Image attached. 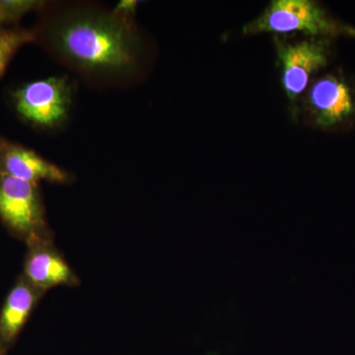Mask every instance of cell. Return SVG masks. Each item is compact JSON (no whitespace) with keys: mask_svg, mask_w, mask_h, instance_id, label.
<instances>
[{"mask_svg":"<svg viewBox=\"0 0 355 355\" xmlns=\"http://www.w3.org/2000/svg\"><path fill=\"white\" fill-rule=\"evenodd\" d=\"M36 42L95 87H127L141 80L149 49L135 19L90 2L44 1Z\"/></svg>","mask_w":355,"mask_h":355,"instance_id":"6da1fadb","label":"cell"},{"mask_svg":"<svg viewBox=\"0 0 355 355\" xmlns=\"http://www.w3.org/2000/svg\"><path fill=\"white\" fill-rule=\"evenodd\" d=\"M244 36H302L355 38V26L338 19L314 0H272L242 27Z\"/></svg>","mask_w":355,"mask_h":355,"instance_id":"7a4b0ae2","label":"cell"},{"mask_svg":"<svg viewBox=\"0 0 355 355\" xmlns=\"http://www.w3.org/2000/svg\"><path fill=\"white\" fill-rule=\"evenodd\" d=\"M326 132L355 128V79L342 69L313 79L299 102L296 121Z\"/></svg>","mask_w":355,"mask_h":355,"instance_id":"3957f363","label":"cell"},{"mask_svg":"<svg viewBox=\"0 0 355 355\" xmlns=\"http://www.w3.org/2000/svg\"><path fill=\"white\" fill-rule=\"evenodd\" d=\"M280 84L296 123L299 102L333 60L334 40L302 36H272Z\"/></svg>","mask_w":355,"mask_h":355,"instance_id":"277c9868","label":"cell"},{"mask_svg":"<svg viewBox=\"0 0 355 355\" xmlns=\"http://www.w3.org/2000/svg\"><path fill=\"white\" fill-rule=\"evenodd\" d=\"M76 84L69 76H55L21 85L12 93L14 109L33 128L62 130L73 109Z\"/></svg>","mask_w":355,"mask_h":355,"instance_id":"5b68a950","label":"cell"},{"mask_svg":"<svg viewBox=\"0 0 355 355\" xmlns=\"http://www.w3.org/2000/svg\"><path fill=\"white\" fill-rule=\"evenodd\" d=\"M0 220L13 237L26 245L53 240L40 184L0 173Z\"/></svg>","mask_w":355,"mask_h":355,"instance_id":"8992f818","label":"cell"},{"mask_svg":"<svg viewBox=\"0 0 355 355\" xmlns=\"http://www.w3.org/2000/svg\"><path fill=\"white\" fill-rule=\"evenodd\" d=\"M23 277L35 288L43 292L53 287L76 286L79 279L60 254L53 240H38L27 245Z\"/></svg>","mask_w":355,"mask_h":355,"instance_id":"52a82bcc","label":"cell"},{"mask_svg":"<svg viewBox=\"0 0 355 355\" xmlns=\"http://www.w3.org/2000/svg\"><path fill=\"white\" fill-rule=\"evenodd\" d=\"M0 173L40 184H70L74 180L70 173L42 157L39 153L0 135Z\"/></svg>","mask_w":355,"mask_h":355,"instance_id":"ba28073f","label":"cell"},{"mask_svg":"<svg viewBox=\"0 0 355 355\" xmlns=\"http://www.w3.org/2000/svg\"><path fill=\"white\" fill-rule=\"evenodd\" d=\"M44 295L22 275L16 280L0 312V345L4 349L12 347Z\"/></svg>","mask_w":355,"mask_h":355,"instance_id":"9c48e42d","label":"cell"},{"mask_svg":"<svg viewBox=\"0 0 355 355\" xmlns=\"http://www.w3.org/2000/svg\"><path fill=\"white\" fill-rule=\"evenodd\" d=\"M36 43V32L24 28L0 29V77L6 70L11 58L25 44Z\"/></svg>","mask_w":355,"mask_h":355,"instance_id":"30bf717a","label":"cell"},{"mask_svg":"<svg viewBox=\"0 0 355 355\" xmlns=\"http://www.w3.org/2000/svg\"><path fill=\"white\" fill-rule=\"evenodd\" d=\"M44 1L38 0H0V29L16 24L32 11H39Z\"/></svg>","mask_w":355,"mask_h":355,"instance_id":"8fae6325","label":"cell"},{"mask_svg":"<svg viewBox=\"0 0 355 355\" xmlns=\"http://www.w3.org/2000/svg\"><path fill=\"white\" fill-rule=\"evenodd\" d=\"M139 3V1H137V0H121V1H119L116 3L113 10L114 12L118 13L119 15L123 16V17L135 19Z\"/></svg>","mask_w":355,"mask_h":355,"instance_id":"7c38bea8","label":"cell"},{"mask_svg":"<svg viewBox=\"0 0 355 355\" xmlns=\"http://www.w3.org/2000/svg\"><path fill=\"white\" fill-rule=\"evenodd\" d=\"M7 352L6 349H4L3 347L0 345V355H4L6 354V352Z\"/></svg>","mask_w":355,"mask_h":355,"instance_id":"4fadbf2b","label":"cell"}]
</instances>
